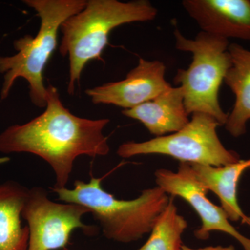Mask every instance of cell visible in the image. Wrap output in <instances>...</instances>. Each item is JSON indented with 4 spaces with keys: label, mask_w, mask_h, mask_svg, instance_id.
Instances as JSON below:
<instances>
[{
    "label": "cell",
    "mask_w": 250,
    "mask_h": 250,
    "mask_svg": "<svg viewBox=\"0 0 250 250\" xmlns=\"http://www.w3.org/2000/svg\"><path fill=\"white\" fill-rule=\"evenodd\" d=\"M45 110L23 125H14L0 134V153H29L41 157L55 175L54 188H65L78 156L107 155L103 134L108 118L87 119L74 115L62 104L56 87H47Z\"/></svg>",
    "instance_id": "1"
},
{
    "label": "cell",
    "mask_w": 250,
    "mask_h": 250,
    "mask_svg": "<svg viewBox=\"0 0 250 250\" xmlns=\"http://www.w3.org/2000/svg\"><path fill=\"white\" fill-rule=\"evenodd\" d=\"M157 13L147 0H88L82 11L64 21L60 27L59 51L63 57H69L68 93H75L85 65L100 58L113 29L128 23L152 21Z\"/></svg>",
    "instance_id": "2"
},
{
    "label": "cell",
    "mask_w": 250,
    "mask_h": 250,
    "mask_svg": "<svg viewBox=\"0 0 250 250\" xmlns=\"http://www.w3.org/2000/svg\"><path fill=\"white\" fill-rule=\"evenodd\" d=\"M58 200L83 206L98 221L104 236L122 243L138 241L150 233L156 219L168 205V195L156 187L131 200H118L104 190L102 179L76 180L74 188H54Z\"/></svg>",
    "instance_id": "3"
},
{
    "label": "cell",
    "mask_w": 250,
    "mask_h": 250,
    "mask_svg": "<svg viewBox=\"0 0 250 250\" xmlns=\"http://www.w3.org/2000/svg\"><path fill=\"white\" fill-rule=\"evenodd\" d=\"M35 10L41 26L35 36L26 35L14 42L18 53L0 57V73L4 75L1 99L5 100L17 79H24L29 85L32 103L45 108L47 87L43 83L46 64L57 45L59 30L64 21L83 9L85 0H23Z\"/></svg>",
    "instance_id": "4"
},
{
    "label": "cell",
    "mask_w": 250,
    "mask_h": 250,
    "mask_svg": "<svg viewBox=\"0 0 250 250\" xmlns=\"http://www.w3.org/2000/svg\"><path fill=\"white\" fill-rule=\"evenodd\" d=\"M174 36L176 48L192 54L190 65L179 69L174 80L182 88L187 113L209 115L225 126L228 114L220 106L219 90L231 65L229 40L203 31L195 39H187L178 29Z\"/></svg>",
    "instance_id": "5"
},
{
    "label": "cell",
    "mask_w": 250,
    "mask_h": 250,
    "mask_svg": "<svg viewBox=\"0 0 250 250\" xmlns=\"http://www.w3.org/2000/svg\"><path fill=\"white\" fill-rule=\"evenodd\" d=\"M218 122L202 113H192L189 123L177 132L143 142L129 141L118 147L123 159L138 155L161 154L180 162L220 167L241 160L239 154L224 146L219 139Z\"/></svg>",
    "instance_id": "6"
},
{
    "label": "cell",
    "mask_w": 250,
    "mask_h": 250,
    "mask_svg": "<svg viewBox=\"0 0 250 250\" xmlns=\"http://www.w3.org/2000/svg\"><path fill=\"white\" fill-rule=\"evenodd\" d=\"M90 213L83 206L57 203L48 197L43 188H29L22 210V218L29 229L28 250H57L65 248L73 231L80 229L87 236H93L98 229L82 222Z\"/></svg>",
    "instance_id": "7"
},
{
    "label": "cell",
    "mask_w": 250,
    "mask_h": 250,
    "mask_svg": "<svg viewBox=\"0 0 250 250\" xmlns=\"http://www.w3.org/2000/svg\"><path fill=\"white\" fill-rule=\"evenodd\" d=\"M156 187L173 197L187 201L196 211L202 221L201 228L194 234L198 239L206 240L211 231H220L236 240L244 250H250V238L241 234L230 223L222 207L214 205L207 197L208 190L196 178L188 163L180 162L177 172L159 169L155 172Z\"/></svg>",
    "instance_id": "8"
},
{
    "label": "cell",
    "mask_w": 250,
    "mask_h": 250,
    "mask_svg": "<svg viewBox=\"0 0 250 250\" xmlns=\"http://www.w3.org/2000/svg\"><path fill=\"white\" fill-rule=\"evenodd\" d=\"M166 66L159 61L141 58L125 80L85 90L95 104H113L124 109L150 101L172 85L165 79Z\"/></svg>",
    "instance_id": "9"
},
{
    "label": "cell",
    "mask_w": 250,
    "mask_h": 250,
    "mask_svg": "<svg viewBox=\"0 0 250 250\" xmlns=\"http://www.w3.org/2000/svg\"><path fill=\"white\" fill-rule=\"evenodd\" d=\"M182 4L201 31L250 41V0H184Z\"/></svg>",
    "instance_id": "10"
},
{
    "label": "cell",
    "mask_w": 250,
    "mask_h": 250,
    "mask_svg": "<svg viewBox=\"0 0 250 250\" xmlns=\"http://www.w3.org/2000/svg\"><path fill=\"white\" fill-rule=\"evenodd\" d=\"M122 113L141 122L156 137L177 132L190 121L180 86H171L150 101L123 110Z\"/></svg>",
    "instance_id": "11"
},
{
    "label": "cell",
    "mask_w": 250,
    "mask_h": 250,
    "mask_svg": "<svg viewBox=\"0 0 250 250\" xmlns=\"http://www.w3.org/2000/svg\"><path fill=\"white\" fill-rule=\"evenodd\" d=\"M197 180L208 191L218 197L221 207L229 221H241L250 227V218L243 211L238 202L237 189L242 175L250 168V159L234 164L215 166L190 164Z\"/></svg>",
    "instance_id": "12"
},
{
    "label": "cell",
    "mask_w": 250,
    "mask_h": 250,
    "mask_svg": "<svg viewBox=\"0 0 250 250\" xmlns=\"http://www.w3.org/2000/svg\"><path fill=\"white\" fill-rule=\"evenodd\" d=\"M228 50L231 65L224 82L236 100L225 126L233 137L238 138L246 134L250 121V51L237 43L230 44Z\"/></svg>",
    "instance_id": "13"
},
{
    "label": "cell",
    "mask_w": 250,
    "mask_h": 250,
    "mask_svg": "<svg viewBox=\"0 0 250 250\" xmlns=\"http://www.w3.org/2000/svg\"><path fill=\"white\" fill-rule=\"evenodd\" d=\"M29 188L15 181L0 184V250H28L29 229L22 210Z\"/></svg>",
    "instance_id": "14"
},
{
    "label": "cell",
    "mask_w": 250,
    "mask_h": 250,
    "mask_svg": "<svg viewBox=\"0 0 250 250\" xmlns=\"http://www.w3.org/2000/svg\"><path fill=\"white\" fill-rule=\"evenodd\" d=\"M187 227V220L179 214L174 197H171L156 219L149 239L138 250H181L182 234Z\"/></svg>",
    "instance_id": "15"
},
{
    "label": "cell",
    "mask_w": 250,
    "mask_h": 250,
    "mask_svg": "<svg viewBox=\"0 0 250 250\" xmlns=\"http://www.w3.org/2000/svg\"><path fill=\"white\" fill-rule=\"evenodd\" d=\"M181 250H235V248L233 246H208L206 248H199V249H192L186 246H182Z\"/></svg>",
    "instance_id": "16"
}]
</instances>
